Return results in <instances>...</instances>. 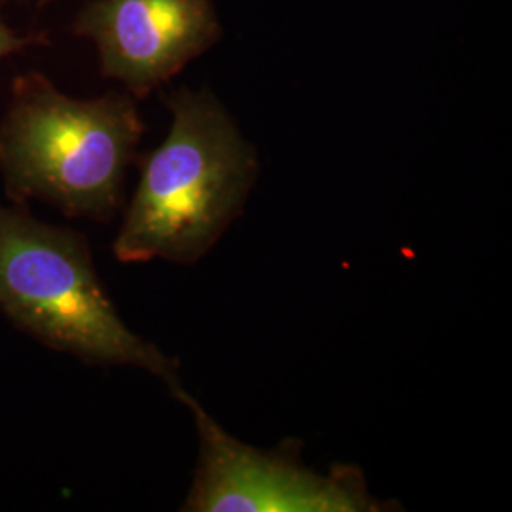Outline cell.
Returning a JSON list of instances; mask_svg holds the SVG:
<instances>
[{
	"instance_id": "3957f363",
	"label": "cell",
	"mask_w": 512,
	"mask_h": 512,
	"mask_svg": "<svg viewBox=\"0 0 512 512\" xmlns=\"http://www.w3.org/2000/svg\"><path fill=\"white\" fill-rule=\"evenodd\" d=\"M0 313L33 340L90 366H135L183 391L179 361L124 323L88 239L0 203Z\"/></svg>"
},
{
	"instance_id": "8992f818",
	"label": "cell",
	"mask_w": 512,
	"mask_h": 512,
	"mask_svg": "<svg viewBox=\"0 0 512 512\" xmlns=\"http://www.w3.org/2000/svg\"><path fill=\"white\" fill-rule=\"evenodd\" d=\"M2 4V0H0ZM50 38L46 33H27V35H19L12 27H8L4 23V19L0 16V61L8 55L18 54L21 50L29 48V46H44L48 44Z\"/></svg>"
},
{
	"instance_id": "7a4b0ae2",
	"label": "cell",
	"mask_w": 512,
	"mask_h": 512,
	"mask_svg": "<svg viewBox=\"0 0 512 512\" xmlns=\"http://www.w3.org/2000/svg\"><path fill=\"white\" fill-rule=\"evenodd\" d=\"M145 122L129 93L73 99L37 71L19 74L0 120L6 198L46 203L71 219L107 222L122 203Z\"/></svg>"
},
{
	"instance_id": "6da1fadb",
	"label": "cell",
	"mask_w": 512,
	"mask_h": 512,
	"mask_svg": "<svg viewBox=\"0 0 512 512\" xmlns=\"http://www.w3.org/2000/svg\"><path fill=\"white\" fill-rule=\"evenodd\" d=\"M171 128L139 162L141 179L112 243L124 262L196 264L238 219L258 175L255 148L207 90L164 97Z\"/></svg>"
},
{
	"instance_id": "277c9868",
	"label": "cell",
	"mask_w": 512,
	"mask_h": 512,
	"mask_svg": "<svg viewBox=\"0 0 512 512\" xmlns=\"http://www.w3.org/2000/svg\"><path fill=\"white\" fill-rule=\"evenodd\" d=\"M192 412L200 458L186 512H384L397 503L376 499L359 467L334 463L317 473L300 459V442L264 452L232 437L186 389L175 395Z\"/></svg>"
},
{
	"instance_id": "5b68a950",
	"label": "cell",
	"mask_w": 512,
	"mask_h": 512,
	"mask_svg": "<svg viewBox=\"0 0 512 512\" xmlns=\"http://www.w3.org/2000/svg\"><path fill=\"white\" fill-rule=\"evenodd\" d=\"M73 33L97 46L105 78L143 99L207 52L220 23L211 0H90Z\"/></svg>"
},
{
	"instance_id": "52a82bcc",
	"label": "cell",
	"mask_w": 512,
	"mask_h": 512,
	"mask_svg": "<svg viewBox=\"0 0 512 512\" xmlns=\"http://www.w3.org/2000/svg\"><path fill=\"white\" fill-rule=\"evenodd\" d=\"M48 2H52V0H38V4H40V6H44V4H48Z\"/></svg>"
}]
</instances>
